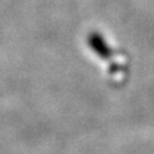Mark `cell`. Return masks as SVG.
Here are the masks:
<instances>
[{
    "label": "cell",
    "mask_w": 154,
    "mask_h": 154,
    "mask_svg": "<svg viewBox=\"0 0 154 154\" xmlns=\"http://www.w3.org/2000/svg\"><path fill=\"white\" fill-rule=\"evenodd\" d=\"M88 44L91 48V50L102 59H108L112 55V50H110L109 45L105 42L104 37L98 32L90 33L88 37Z\"/></svg>",
    "instance_id": "1"
}]
</instances>
